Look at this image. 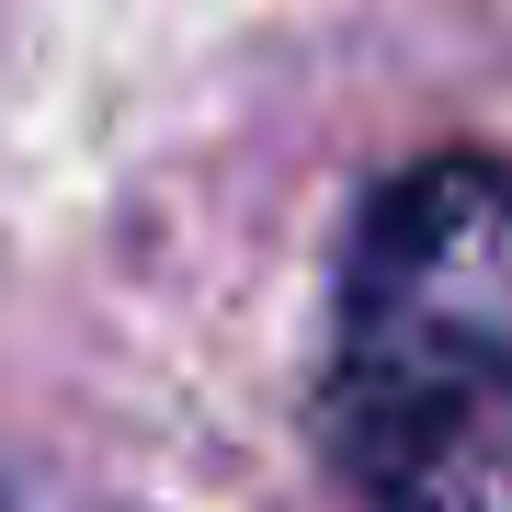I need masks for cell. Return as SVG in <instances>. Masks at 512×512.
I'll use <instances>...</instances> for the list:
<instances>
[{
	"label": "cell",
	"instance_id": "6da1fadb",
	"mask_svg": "<svg viewBox=\"0 0 512 512\" xmlns=\"http://www.w3.org/2000/svg\"><path fill=\"white\" fill-rule=\"evenodd\" d=\"M330 456L365 512H512V160L387 171L330 285Z\"/></svg>",
	"mask_w": 512,
	"mask_h": 512
}]
</instances>
